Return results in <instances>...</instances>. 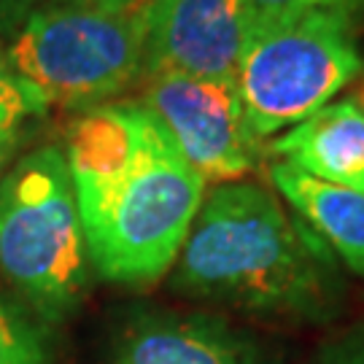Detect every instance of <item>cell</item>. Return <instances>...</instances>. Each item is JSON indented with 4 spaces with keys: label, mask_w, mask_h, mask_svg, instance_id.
<instances>
[{
    "label": "cell",
    "mask_w": 364,
    "mask_h": 364,
    "mask_svg": "<svg viewBox=\"0 0 364 364\" xmlns=\"http://www.w3.org/2000/svg\"><path fill=\"white\" fill-rule=\"evenodd\" d=\"M63 154L92 267L124 287L159 281L181 254L205 178L144 103L84 111Z\"/></svg>",
    "instance_id": "6da1fadb"
},
{
    "label": "cell",
    "mask_w": 364,
    "mask_h": 364,
    "mask_svg": "<svg viewBox=\"0 0 364 364\" xmlns=\"http://www.w3.org/2000/svg\"><path fill=\"white\" fill-rule=\"evenodd\" d=\"M173 287L237 311L318 318L335 302L329 248L281 197L251 181L205 192Z\"/></svg>",
    "instance_id": "7a4b0ae2"
},
{
    "label": "cell",
    "mask_w": 364,
    "mask_h": 364,
    "mask_svg": "<svg viewBox=\"0 0 364 364\" xmlns=\"http://www.w3.org/2000/svg\"><path fill=\"white\" fill-rule=\"evenodd\" d=\"M90 257L63 149L41 146L0 176V275L49 321L87 291Z\"/></svg>",
    "instance_id": "3957f363"
},
{
    "label": "cell",
    "mask_w": 364,
    "mask_h": 364,
    "mask_svg": "<svg viewBox=\"0 0 364 364\" xmlns=\"http://www.w3.org/2000/svg\"><path fill=\"white\" fill-rule=\"evenodd\" d=\"M149 3L36 9L11 36L9 63L49 105L84 111L105 105L144 76Z\"/></svg>",
    "instance_id": "277c9868"
},
{
    "label": "cell",
    "mask_w": 364,
    "mask_h": 364,
    "mask_svg": "<svg viewBox=\"0 0 364 364\" xmlns=\"http://www.w3.org/2000/svg\"><path fill=\"white\" fill-rule=\"evenodd\" d=\"M364 60L356 19L308 11L248 27L235 87L248 132L264 141L294 127L338 97Z\"/></svg>",
    "instance_id": "5b68a950"
},
{
    "label": "cell",
    "mask_w": 364,
    "mask_h": 364,
    "mask_svg": "<svg viewBox=\"0 0 364 364\" xmlns=\"http://www.w3.org/2000/svg\"><path fill=\"white\" fill-rule=\"evenodd\" d=\"M144 105L205 183L240 181L254 168L259 141L248 132L235 81L154 73L146 76Z\"/></svg>",
    "instance_id": "8992f818"
},
{
    "label": "cell",
    "mask_w": 364,
    "mask_h": 364,
    "mask_svg": "<svg viewBox=\"0 0 364 364\" xmlns=\"http://www.w3.org/2000/svg\"><path fill=\"white\" fill-rule=\"evenodd\" d=\"M246 36L243 0H151L144 76L183 73L235 81Z\"/></svg>",
    "instance_id": "52a82bcc"
},
{
    "label": "cell",
    "mask_w": 364,
    "mask_h": 364,
    "mask_svg": "<svg viewBox=\"0 0 364 364\" xmlns=\"http://www.w3.org/2000/svg\"><path fill=\"white\" fill-rule=\"evenodd\" d=\"M111 364H267L259 346L200 313H144L122 329Z\"/></svg>",
    "instance_id": "ba28073f"
},
{
    "label": "cell",
    "mask_w": 364,
    "mask_h": 364,
    "mask_svg": "<svg viewBox=\"0 0 364 364\" xmlns=\"http://www.w3.org/2000/svg\"><path fill=\"white\" fill-rule=\"evenodd\" d=\"M270 151L311 178L364 192V108L332 100L281 132Z\"/></svg>",
    "instance_id": "9c48e42d"
},
{
    "label": "cell",
    "mask_w": 364,
    "mask_h": 364,
    "mask_svg": "<svg viewBox=\"0 0 364 364\" xmlns=\"http://www.w3.org/2000/svg\"><path fill=\"white\" fill-rule=\"evenodd\" d=\"M270 181L313 235L364 278V192L311 178L287 162L270 168Z\"/></svg>",
    "instance_id": "30bf717a"
},
{
    "label": "cell",
    "mask_w": 364,
    "mask_h": 364,
    "mask_svg": "<svg viewBox=\"0 0 364 364\" xmlns=\"http://www.w3.org/2000/svg\"><path fill=\"white\" fill-rule=\"evenodd\" d=\"M49 103L19 76L0 49V146H16L27 119L46 114Z\"/></svg>",
    "instance_id": "8fae6325"
},
{
    "label": "cell",
    "mask_w": 364,
    "mask_h": 364,
    "mask_svg": "<svg viewBox=\"0 0 364 364\" xmlns=\"http://www.w3.org/2000/svg\"><path fill=\"white\" fill-rule=\"evenodd\" d=\"M0 364H52L38 329L6 305H0Z\"/></svg>",
    "instance_id": "7c38bea8"
},
{
    "label": "cell",
    "mask_w": 364,
    "mask_h": 364,
    "mask_svg": "<svg viewBox=\"0 0 364 364\" xmlns=\"http://www.w3.org/2000/svg\"><path fill=\"white\" fill-rule=\"evenodd\" d=\"M243 6H246L248 27L308 11H335L351 19H359L364 14V0H243Z\"/></svg>",
    "instance_id": "4fadbf2b"
},
{
    "label": "cell",
    "mask_w": 364,
    "mask_h": 364,
    "mask_svg": "<svg viewBox=\"0 0 364 364\" xmlns=\"http://www.w3.org/2000/svg\"><path fill=\"white\" fill-rule=\"evenodd\" d=\"M36 11V0H0V36H14Z\"/></svg>",
    "instance_id": "5bb4252c"
},
{
    "label": "cell",
    "mask_w": 364,
    "mask_h": 364,
    "mask_svg": "<svg viewBox=\"0 0 364 364\" xmlns=\"http://www.w3.org/2000/svg\"><path fill=\"white\" fill-rule=\"evenodd\" d=\"M324 364H364V343H356V346H346L335 351Z\"/></svg>",
    "instance_id": "9a60e30c"
},
{
    "label": "cell",
    "mask_w": 364,
    "mask_h": 364,
    "mask_svg": "<svg viewBox=\"0 0 364 364\" xmlns=\"http://www.w3.org/2000/svg\"><path fill=\"white\" fill-rule=\"evenodd\" d=\"M52 3H92V6H111V9H132V6H144L149 0H52Z\"/></svg>",
    "instance_id": "2e32d148"
},
{
    "label": "cell",
    "mask_w": 364,
    "mask_h": 364,
    "mask_svg": "<svg viewBox=\"0 0 364 364\" xmlns=\"http://www.w3.org/2000/svg\"><path fill=\"white\" fill-rule=\"evenodd\" d=\"M11 151H14V146H0V176L6 173V165H9V159H11Z\"/></svg>",
    "instance_id": "e0dca14e"
}]
</instances>
